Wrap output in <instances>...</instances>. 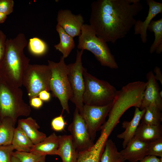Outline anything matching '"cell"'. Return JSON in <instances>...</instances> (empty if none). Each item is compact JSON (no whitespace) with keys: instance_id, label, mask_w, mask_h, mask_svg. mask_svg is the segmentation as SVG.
<instances>
[{"instance_id":"cell-1","label":"cell","mask_w":162,"mask_h":162,"mask_svg":"<svg viewBox=\"0 0 162 162\" xmlns=\"http://www.w3.org/2000/svg\"><path fill=\"white\" fill-rule=\"evenodd\" d=\"M89 25L106 43L124 38L143 9L140 0H97L91 4Z\"/></svg>"},{"instance_id":"cell-2","label":"cell","mask_w":162,"mask_h":162,"mask_svg":"<svg viewBox=\"0 0 162 162\" xmlns=\"http://www.w3.org/2000/svg\"><path fill=\"white\" fill-rule=\"evenodd\" d=\"M28 44L22 33L13 38H7L4 55L0 63V79L6 84L18 87L22 86L23 74L30 64V59L24 52Z\"/></svg>"},{"instance_id":"cell-3","label":"cell","mask_w":162,"mask_h":162,"mask_svg":"<svg viewBox=\"0 0 162 162\" xmlns=\"http://www.w3.org/2000/svg\"><path fill=\"white\" fill-rule=\"evenodd\" d=\"M146 84L140 81L130 82L117 91L108 120L101 127V133H105L109 136L126 110L132 106L140 108Z\"/></svg>"},{"instance_id":"cell-4","label":"cell","mask_w":162,"mask_h":162,"mask_svg":"<svg viewBox=\"0 0 162 162\" xmlns=\"http://www.w3.org/2000/svg\"><path fill=\"white\" fill-rule=\"evenodd\" d=\"M23 96L20 87L8 85L0 79L1 120L8 117L16 124L19 117H27L30 115V106L24 101Z\"/></svg>"},{"instance_id":"cell-5","label":"cell","mask_w":162,"mask_h":162,"mask_svg":"<svg viewBox=\"0 0 162 162\" xmlns=\"http://www.w3.org/2000/svg\"><path fill=\"white\" fill-rule=\"evenodd\" d=\"M78 49L91 52L100 64L112 69L118 68L106 43L98 37L89 25L84 24L79 36Z\"/></svg>"},{"instance_id":"cell-6","label":"cell","mask_w":162,"mask_h":162,"mask_svg":"<svg viewBox=\"0 0 162 162\" xmlns=\"http://www.w3.org/2000/svg\"><path fill=\"white\" fill-rule=\"evenodd\" d=\"M83 76L85 84L82 97L84 104L102 106L112 102L117 91L113 86L92 75L85 68Z\"/></svg>"},{"instance_id":"cell-7","label":"cell","mask_w":162,"mask_h":162,"mask_svg":"<svg viewBox=\"0 0 162 162\" xmlns=\"http://www.w3.org/2000/svg\"><path fill=\"white\" fill-rule=\"evenodd\" d=\"M62 56L58 62L48 60V65L51 73L50 91L52 95L58 98L63 110L70 113L68 101L72 97V92L68 76V68Z\"/></svg>"},{"instance_id":"cell-8","label":"cell","mask_w":162,"mask_h":162,"mask_svg":"<svg viewBox=\"0 0 162 162\" xmlns=\"http://www.w3.org/2000/svg\"><path fill=\"white\" fill-rule=\"evenodd\" d=\"M51 76L48 65H29L23 75L22 86L26 88L29 99L38 97L42 91H50Z\"/></svg>"},{"instance_id":"cell-9","label":"cell","mask_w":162,"mask_h":162,"mask_svg":"<svg viewBox=\"0 0 162 162\" xmlns=\"http://www.w3.org/2000/svg\"><path fill=\"white\" fill-rule=\"evenodd\" d=\"M83 51L82 50H77L75 62L67 65L68 76L72 92L70 100L75 104L80 114L84 105L82 97L85 89L83 76L85 68L82 61Z\"/></svg>"},{"instance_id":"cell-10","label":"cell","mask_w":162,"mask_h":162,"mask_svg":"<svg viewBox=\"0 0 162 162\" xmlns=\"http://www.w3.org/2000/svg\"><path fill=\"white\" fill-rule=\"evenodd\" d=\"M68 129L78 153L89 149L94 144L85 121L76 108L73 114V121Z\"/></svg>"},{"instance_id":"cell-11","label":"cell","mask_w":162,"mask_h":162,"mask_svg":"<svg viewBox=\"0 0 162 162\" xmlns=\"http://www.w3.org/2000/svg\"><path fill=\"white\" fill-rule=\"evenodd\" d=\"M112 103L102 106L84 104L80 115L86 124L91 139L93 141L98 131L105 122L112 106Z\"/></svg>"},{"instance_id":"cell-12","label":"cell","mask_w":162,"mask_h":162,"mask_svg":"<svg viewBox=\"0 0 162 162\" xmlns=\"http://www.w3.org/2000/svg\"><path fill=\"white\" fill-rule=\"evenodd\" d=\"M57 21V24L73 38L80 35L84 22L81 14H74L68 9H61L58 11Z\"/></svg>"},{"instance_id":"cell-13","label":"cell","mask_w":162,"mask_h":162,"mask_svg":"<svg viewBox=\"0 0 162 162\" xmlns=\"http://www.w3.org/2000/svg\"><path fill=\"white\" fill-rule=\"evenodd\" d=\"M146 77L147 81L139 109L142 110L152 105L162 111V97L160 95L159 86L153 72H149Z\"/></svg>"},{"instance_id":"cell-14","label":"cell","mask_w":162,"mask_h":162,"mask_svg":"<svg viewBox=\"0 0 162 162\" xmlns=\"http://www.w3.org/2000/svg\"><path fill=\"white\" fill-rule=\"evenodd\" d=\"M147 4L149 9L148 15L144 21L140 20H136L134 26V34L140 35L142 42H147L148 27L154 18L157 15L162 12V3L153 0H147Z\"/></svg>"},{"instance_id":"cell-15","label":"cell","mask_w":162,"mask_h":162,"mask_svg":"<svg viewBox=\"0 0 162 162\" xmlns=\"http://www.w3.org/2000/svg\"><path fill=\"white\" fill-rule=\"evenodd\" d=\"M148 143L134 136L120 152L125 160L136 162L148 155Z\"/></svg>"},{"instance_id":"cell-16","label":"cell","mask_w":162,"mask_h":162,"mask_svg":"<svg viewBox=\"0 0 162 162\" xmlns=\"http://www.w3.org/2000/svg\"><path fill=\"white\" fill-rule=\"evenodd\" d=\"M108 138L105 133L101 134L92 147L86 150L78 153L76 162H100Z\"/></svg>"},{"instance_id":"cell-17","label":"cell","mask_w":162,"mask_h":162,"mask_svg":"<svg viewBox=\"0 0 162 162\" xmlns=\"http://www.w3.org/2000/svg\"><path fill=\"white\" fill-rule=\"evenodd\" d=\"M145 110V109L141 110L139 108L135 107L134 116L132 120L130 121H124L122 122V127L125 130L121 133L118 134L117 137L123 140L122 144L123 148L134 136Z\"/></svg>"},{"instance_id":"cell-18","label":"cell","mask_w":162,"mask_h":162,"mask_svg":"<svg viewBox=\"0 0 162 162\" xmlns=\"http://www.w3.org/2000/svg\"><path fill=\"white\" fill-rule=\"evenodd\" d=\"M59 144L56 155L62 162H76L78 152L74 146L70 135L58 136Z\"/></svg>"},{"instance_id":"cell-19","label":"cell","mask_w":162,"mask_h":162,"mask_svg":"<svg viewBox=\"0 0 162 162\" xmlns=\"http://www.w3.org/2000/svg\"><path fill=\"white\" fill-rule=\"evenodd\" d=\"M17 126L24 131L34 145L41 142L46 137L45 134L38 130L40 127L35 120L31 117L19 119Z\"/></svg>"},{"instance_id":"cell-20","label":"cell","mask_w":162,"mask_h":162,"mask_svg":"<svg viewBox=\"0 0 162 162\" xmlns=\"http://www.w3.org/2000/svg\"><path fill=\"white\" fill-rule=\"evenodd\" d=\"M134 136L148 143L162 138V126L161 124L150 125L141 123Z\"/></svg>"},{"instance_id":"cell-21","label":"cell","mask_w":162,"mask_h":162,"mask_svg":"<svg viewBox=\"0 0 162 162\" xmlns=\"http://www.w3.org/2000/svg\"><path fill=\"white\" fill-rule=\"evenodd\" d=\"M58 144V136L53 132L41 142L34 145L30 152L42 155H56Z\"/></svg>"},{"instance_id":"cell-22","label":"cell","mask_w":162,"mask_h":162,"mask_svg":"<svg viewBox=\"0 0 162 162\" xmlns=\"http://www.w3.org/2000/svg\"><path fill=\"white\" fill-rule=\"evenodd\" d=\"M56 30L59 37L60 41L55 45L54 47L56 50L60 52L62 56L64 58L67 57L75 47L74 38L68 34L59 25L57 24Z\"/></svg>"},{"instance_id":"cell-23","label":"cell","mask_w":162,"mask_h":162,"mask_svg":"<svg viewBox=\"0 0 162 162\" xmlns=\"http://www.w3.org/2000/svg\"><path fill=\"white\" fill-rule=\"evenodd\" d=\"M16 151L30 152L34 144L24 131L18 126L15 128L11 144Z\"/></svg>"},{"instance_id":"cell-24","label":"cell","mask_w":162,"mask_h":162,"mask_svg":"<svg viewBox=\"0 0 162 162\" xmlns=\"http://www.w3.org/2000/svg\"><path fill=\"white\" fill-rule=\"evenodd\" d=\"M153 32L154 40L151 46L149 52L152 54L155 52L157 54L162 52V18L156 20H152L149 24L147 30Z\"/></svg>"},{"instance_id":"cell-25","label":"cell","mask_w":162,"mask_h":162,"mask_svg":"<svg viewBox=\"0 0 162 162\" xmlns=\"http://www.w3.org/2000/svg\"><path fill=\"white\" fill-rule=\"evenodd\" d=\"M15 124L13 119L10 118L6 117L1 120L0 146H6L11 144Z\"/></svg>"},{"instance_id":"cell-26","label":"cell","mask_w":162,"mask_h":162,"mask_svg":"<svg viewBox=\"0 0 162 162\" xmlns=\"http://www.w3.org/2000/svg\"><path fill=\"white\" fill-rule=\"evenodd\" d=\"M125 160L114 142L111 140H107L100 162H124Z\"/></svg>"},{"instance_id":"cell-27","label":"cell","mask_w":162,"mask_h":162,"mask_svg":"<svg viewBox=\"0 0 162 162\" xmlns=\"http://www.w3.org/2000/svg\"><path fill=\"white\" fill-rule=\"evenodd\" d=\"M145 110L141 120V123L153 125L161 124L162 121V110L156 106L152 105L146 108Z\"/></svg>"},{"instance_id":"cell-28","label":"cell","mask_w":162,"mask_h":162,"mask_svg":"<svg viewBox=\"0 0 162 162\" xmlns=\"http://www.w3.org/2000/svg\"><path fill=\"white\" fill-rule=\"evenodd\" d=\"M28 44L29 51L34 55H43L48 50V46L46 43L37 37L30 39Z\"/></svg>"},{"instance_id":"cell-29","label":"cell","mask_w":162,"mask_h":162,"mask_svg":"<svg viewBox=\"0 0 162 162\" xmlns=\"http://www.w3.org/2000/svg\"><path fill=\"white\" fill-rule=\"evenodd\" d=\"M13 155L18 159L20 162H39L46 156L42 155L32 152L16 151Z\"/></svg>"},{"instance_id":"cell-30","label":"cell","mask_w":162,"mask_h":162,"mask_svg":"<svg viewBox=\"0 0 162 162\" xmlns=\"http://www.w3.org/2000/svg\"><path fill=\"white\" fill-rule=\"evenodd\" d=\"M148 155L162 158V138L148 143Z\"/></svg>"},{"instance_id":"cell-31","label":"cell","mask_w":162,"mask_h":162,"mask_svg":"<svg viewBox=\"0 0 162 162\" xmlns=\"http://www.w3.org/2000/svg\"><path fill=\"white\" fill-rule=\"evenodd\" d=\"M14 150L11 144L0 146V162H11Z\"/></svg>"},{"instance_id":"cell-32","label":"cell","mask_w":162,"mask_h":162,"mask_svg":"<svg viewBox=\"0 0 162 162\" xmlns=\"http://www.w3.org/2000/svg\"><path fill=\"white\" fill-rule=\"evenodd\" d=\"M67 122L65 121L62 114L54 118L51 121V125L52 129L56 132L64 130Z\"/></svg>"},{"instance_id":"cell-33","label":"cell","mask_w":162,"mask_h":162,"mask_svg":"<svg viewBox=\"0 0 162 162\" xmlns=\"http://www.w3.org/2000/svg\"><path fill=\"white\" fill-rule=\"evenodd\" d=\"M14 2L13 0H0V13L8 15L13 11Z\"/></svg>"},{"instance_id":"cell-34","label":"cell","mask_w":162,"mask_h":162,"mask_svg":"<svg viewBox=\"0 0 162 162\" xmlns=\"http://www.w3.org/2000/svg\"><path fill=\"white\" fill-rule=\"evenodd\" d=\"M7 39L6 35L0 30V63L4 55Z\"/></svg>"},{"instance_id":"cell-35","label":"cell","mask_w":162,"mask_h":162,"mask_svg":"<svg viewBox=\"0 0 162 162\" xmlns=\"http://www.w3.org/2000/svg\"><path fill=\"white\" fill-rule=\"evenodd\" d=\"M29 99L30 105L34 108L39 109L43 105V101L38 97H34Z\"/></svg>"},{"instance_id":"cell-36","label":"cell","mask_w":162,"mask_h":162,"mask_svg":"<svg viewBox=\"0 0 162 162\" xmlns=\"http://www.w3.org/2000/svg\"><path fill=\"white\" fill-rule=\"evenodd\" d=\"M162 158H158L157 157L148 155L141 160L136 162H161Z\"/></svg>"},{"instance_id":"cell-37","label":"cell","mask_w":162,"mask_h":162,"mask_svg":"<svg viewBox=\"0 0 162 162\" xmlns=\"http://www.w3.org/2000/svg\"><path fill=\"white\" fill-rule=\"evenodd\" d=\"M38 96L43 101H48L51 98L50 93L46 90H43L40 92L39 93Z\"/></svg>"},{"instance_id":"cell-38","label":"cell","mask_w":162,"mask_h":162,"mask_svg":"<svg viewBox=\"0 0 162 162\" xmlns=\"http://www.w3.org/2000/svg\"><path fill=\"white\" fill-rule=\"evenodd\" d=\"M155 73L154 74V77L157 81H159L162 85V74L160 68L157 66H155L154 70Z\"/></svg>"},{"instance_id":"cell-39","label":"cell","mask_w":162,"mask_h":162,"mask_svg":"<svg viewBox=\"0 0 162 162\" xmlns=\"http://www.w3.org/2000/svg\"><path fill=\"white\" fill-rule=\"evenodd\" d=\"M7 16L0 13V24L4 23L6 20Z\"/></svg>"},{"instance_id":"cell-40","label":"cell","mask_w":162,"mask_h":162,"mask_svg":"<svg viewBox=\"0 0 162 162\" xmlns=\"http://www.w3.org/2000/svg\"><path fill=\"white\" fill-rule=\"evenodd\" d=\"M11 162H20L19 160L16 157L12 156L11 158Z\"/></svg>"},{"instance_id":"cell-41","label":"cell","mask_w":162,"mask_h":162,"mask_svg":"<svg viewBox=\"0 0 162 162\" xmlns=\"http://www.w3.org/2000/svg\"><path fill=\"white\" fill-rule=\"evenodd\" d=\"M45 156H44L39 162H45Z\"/></svg>"},{"instance_id":"cell-42","label":"cell","mask_w":162,"mask_h":162,"mask_svg":"<svg viewBox=\"0 0 162 162\" xmlns=\"http://www.w3.org/2000/svg\"><path fill=\"white\" fill-rule=\"evenodd\" d=\"M1 119H0V124H1Z\"/></svg>"},{"instance_id":"cell-43","label":"cell","mask_w":162,"mask_h":162,"mask_svg":"<svg viewBox=\"0 0 162 162\" xmlns=\"http://www.w3.org/2000/svg\"><path fill=\"white\" fill-rule=\"evenodd\" d=\"M161 162H162V160L161 161Z\"/></svg>"}]
</instances>
